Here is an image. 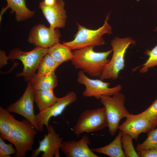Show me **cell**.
I'll return each mask as SVG.
<instances>
[{
	"instance_id": "obj_17",
	"label": "cell",
	"mask_w": 157,
	"mask_h": 157,
	"mask_svg": "<svg viewBox=\"0 0 157 157\" xmlns=\"http://www.w3.org/2000/svg\"><path fill=\"white\" fill-rule=\"evenodd\" d=\"M122 133L119 131L114 139L106 146L92 148L94 152L105 155L110 157H126L122 146L121 138Z\"/></svg>"
},
{
	"instance_id": "obj_18",
	"label": "cell",
	"mask_w": 157,
	"mask_h": 157,
	"mask_svg": "<svg viewBox=\"0 0 157 157\" xmlns=\"http://www.w3.org/2000/svg\"><path fill=\"white\" fill-rule=\"evenodd\" d=\"M53 90H34V101L39 110L41 112L46 110L56 102L60 98L54 94Z\"/></svg>"
},
{
	"instance_id": "obj_7",
	"label": "cell",
	"mask_w": 157,
	"mask_h": 157,
	"mask_svg": "<svg viewBox=\"0 0 157 157\" xmlns=\"http://www.w3.org/2000/svg\"><path fill=\"white\" fill-rule=\"evenodd\" d=\"M108 126L104 107L88 109L81 114L73 131L77 137L84 133H91L103 130Z\"/></svg>"
},
{
	"instance_id": "obj_2",
	"label": "cell",
	"mask_w": 157,
	"mask_h": 157,
	"mask_svg": "<svg viewBox=\"0 0 157 157\" xmlns=\"http://www.w3.org/2000/svg\"><path fill=\"white\" fill-rule=\"evenodd\" d=\"M109 13L106 17L103 25L96 30L87 28L77 23L78 31L74 39L63 44L71 50H77L86 47L101 46L105 44L102 36L112 33L111 26L108 23Z\"/></svg>"
},
{
	"instance_id": "obj_29",
	"label": "cell",
	"mask_w": 157,
	"mask_h": 157,
	"mask_svg": "<svg viewBox=\"0 0 157 157\" xmlns=\"http://www.w3.org/2000/svg\"><path fill=\"white\" fill-rule=\"evenodd\" d=\"M9 59L8 56H6L5 52L3 51H0V67H2L3 66L8 63V60Z\"/></svg>"
},
{
	"instance_id": "obj_1",
	"label": "cell",
	"mask_w": 157,
	"mask_h": 157,
	"mask_svg": "<svg viewBox=\"0 0 157 157\" xmlns=\"http://www.w3.org/2000/svg\"><path fill=\"white\" fill-rule=\"evenodd\" d=\"M94 47L90 46L74 50L71 61L76 69H79L92 77H99L110 60L108 57L113 49L97 52L94 50Z\"/></svg>"
},
{
	"instance_id": "obj_10",
	"label": "cell",
	"mask_w": 157,
	"mask_h": 157,
	"mask_svg": "<svg viewBox=\"0 0 157 157\" xmlns=\"http://www.w3.org/2000/svg\"><path fill=\"white\" fill-rule=\"evenodd\" d=\"M77 99V96L76 93L74 91L69 92L64 97L60 98L51 106L35 114L39 131H43L44 125L46 126L48 129L50 119L52 117H55L60 115L68 106L75 102Z\"/></svg>"
},
{
	"instance_id": "obj_14",
	"label": "cell",
	"mask_w": 157,
	"mask_h": 157,
	"mask_svg": "<svg viewBox=\"0 0 157 157\" xmlns=\"http://www.w3.org/2000/svg\"><path fill=\"white\" fill-rule=\"evenodd\" d=\"M64 5L63 0H56L54 4L50 6L46 5L43 1L40 3L39 7L51 29L54 30L57 28L65 26L67 16Z\"/></svg>"
},
{
	"instance_id": "obj_6",
	"label": "cell",
	"mask_w": 157,
	"mask_h": 157,
	"mask_svg": "<svg viewBox=\"0 0 157 157\" xmlns=\"http://www.w3.org/2000/svg\"><path fill=\"white\" fill-rule=\"evenodd\" d=\"M48 48L38 47L29 52L21 50L19 48L11 50L8 54L9 59L20 60L23 65L22 71L17 73L16 76H23L25 81L28 82L37 69L42 58L48 53Z\"/></svg>"
},
{
	"instance_id": "obj_3",
	"label": "cell",
	"mask_w": 157,
	"mask_h": 157,
	"mask_svg": "<svg viewBox=\"0 0 157 157\" xmlns=\"http://www.w3.org/2000/svg\"><path fill=\"white\" fill-rule=\"evenodd\" d=\"M135 41L130 37L120 38L116 37L111 42L113 54L111 59L105 66L99 78L102 80L106 79L116 80L120 72L125 66L124 57L126 51L131 44Z\"/></svg>"
},
{
	"instance_id": "obj_30",
	"label": "cell",
	"mask_w": 157,
	"mask_h": 157,
	"mask_svg": "<svg viewBox=\"0 0 157 157\" xmlns=\"http://www.w3.org/2000/svg\"><path fill=\"white\" fill-rule=\"evenodd\" d=\"M56 0H44L43 2L46 5L52 6L53 5Z\"/></svg>"
},
{
	"instance_id": "obj_25",
	"label": "cell",
	"mask_w": 157,
	"mask_h": 157,
	"mask_svg": "<svg viewBox=\"0 0 157 157\" xmlns=\"http://www.w3.org/2000/svg\"><path fill=\"white\" fill-rule=\"evenodd\" d=\"M144 53L149 57L141 66L140 72L142 73H146L149 68L157 66V44L151 50H146Z\"/></svg>"
},
{
	"instance_id": "obj_9",
	"label": "cell",
	"mask_w": 157,
	"mask_h": 157,
	"mask_svg": "<svg viewBox=\"0 0 157 157\" xmlns=\"http://www.w3.org/2000/svg\"><path fill=\"white\" fill-rule=\"evenodd\" d=\"M34 101L33 90L29 81L20 98L15 103L9 105L6 109L10 113H16L24 117L39 131L34 109Z\"/></svg>"
},
{
	"instance_id": "obj_11",
	"label": "cell",
	"mask_w": 157,
	"mask_h": 157,
	"mask_svg": "<svg viewBox=\"0 0 157 157\" xmlns=\"http://www.w3.org/2000/svg\"><path fill=\"white\" fill-rule=\"evenodd\" d=\"M60 36L58 30H53L44 24H38L31 29L28 41L35 47L48 48L59 42Z\"/></svg>"
},
{
	"instance_id": "obj_12",
	"label": "cell",
	"mask_w": 157,
	"mask_h": 157,
	"mask_svg": "<svg viewBox=\"0 0 157 157\" xmlns=\"http://www.w3.org/2000/svg\"><path fill=\"white\" fill-rule=\"evenodd\" d=\"M48 133L39 141V146L32 152L30 157H37L42 152V157H59V150L63 141V138L57 133L53 127L49 125Z\"/></svg>"
},
{
	"instance_id": "obj_24",
	"label": "cell",
	"mask_w": 157,
	"mask_h": 157,
	"mask_svg": "<svg viewBox=\"0 0 157 157\" xmlns=\"http://www.w3.org/2000/svg\"><path fill=\"white\" fill-rule=\"evenodd\" d=\"M133 139L129 135L122 133L121 142L126 157H139L137 151L134 148Z\"/></svg>"
},
{
	"instance_id": "obj_20",
	"label": "cell",
	"mask_w": 157,
	"mask_h": 157,
	"mask_svg": "<svg viewBox=\"0 0 157 157\" xmlns=\"http://www.w3.org/2000/svg\"><path fill=\"white\" fill-rule=\"evenodd\" d=\"M71 50L64 44L58 42L48 48V53L59 66L64 62L71 60L73 55Z\"/></svg>"
},
{
	"instance_id": "obj_21",
	"label": "cell",
	"mask_w": 157,
	"mask_h": 157,
	"mask_svg": "<svg viewBox=\"0 0 157 157\" xmlns=\"http://www.w3.org/2000/svg\"><path fill=\"white\" fill-rule=\"evenodd\" d=\"M16 119L6 109L0 106V137L10 141V133Z\"/></svg>"
},
{
	"instance_id": "obj_26",
	"label": "cell",
	"mask_w": 157,
	"mask_h": 157,
	"mask_svg": "<svg viewBox=\"0 0 157 157\" xmlns=\"http://www.w3.org/2000/svg\"><path fill=\"white\" fill-rule=\"evenodd\" d=\"M150 122L153 129L157 126V98L147 109L140 113Z\"/></svg>"
},
{
	"instance_id": "obj_27",
	"label": "cell",
	"mask_w": 157,
	"mask_h": 157,
	"mask_svg": "<svg viewBox=\"0 0 157 157\" xmlns=\"http://www.w3.org/2000/svg\"><path fill=\"white\" fill-rule=\"evenodd\" d=\"M16 149L13 147L12 143H6L0 137V157H10L11 155L16 154Z\"/></svg>"
},
{
	"instance_id": "obj_16",
	"label": "cell",
	"mask_w": 157,
	"mask_h": 157,
	"mask_svg": "<svg viewBox=\"0 0 157 157\" xmlns=\"http://www.w3.org/2000/svg\"><path fill=\"white\" fill-rule=\"evenodd\" d=\"M29 81L34 90H53L58 84L55 72L43 74L35 73Z\"/></svg>"
},
{
	"instance_id": "obj_19",
	"label": "cell",
	"mask_w": 157,
	"mask_h": 157,
	"mask_svg": "<svg viewBox=\"0 0 157 157\" xmlns=\"http://www.w3.org/2000/svg\"><path fill=\"white\" fill-rule=\"evenodd\" d=\"M7 6L12 9L11 13H15L17 21L21 22L33 17L35 11H31L26 7L25 0H6Z\"/></svg>"
},
{
	"instance_id": "obj_28",
	"label": "cell",
	"mask_w": 157,
	"mask_h": 157,
	"mask_svg": "<svg viewBox=\"0 0 157 157\" xmlns=\"http://www.w3.org/2000/svg\"><path fill=\"white\" fill-rule=\"evenodd\" d=\"M139 157H157V148L137 152Z\"/></svg>"
},
{
	"instance_id": "obj_8",
	"label": "cell",
	"mask_w": 157,
	"mask_h": 157,
	"mask_svg": "<svg viewBox=\"0 0 157 157\" xmlns=\"http://www.w3.org/2000/svg\"><path fill=\"white\" fill-rule=\"evenodd\" d=\"M77 76V82L85 87L82 95L86 97H93L96 99H100L102 96H113L120 92L122 89L120 84L113 87L110 88L109 82H104L100 79H90L81 70L78 72Z\"/></svg>"
},
{
	"instance_id": "obj_22",
	"label": "cell",
	"mask_w": 157,
	"mask_h": 157,
	"mask_svg": "<svg viewBox=\"0 0 157 157\" xmlns=\"http://www.w3.org/2000/svg\"><path fill=\"white\" fill-rule=\"evenodd\" d=\"M58 66L51 57L47 53L41 60L37 69V73L43 74L55 72Z\"/></svg>"
},
{
	"instance_id": "obj_15",
	"label": "cell",
	"mask_w": 157,
	"mask_h": 157,
	"mask_svg": "<svg viewBox=\"0 0 157 157\" xmlns=\"http://www.w3.org/2000/svg\"><path fill=\"white\" fill-rule=\"evenodd\" d=\"M91 142L84 135L78 141H63L60 149L67 157H98L89 147Z\"/></svg>"
},
{
	"instance_id": "obj_23",
	"label": "cell",
	"mask_w": 157,
	"mask_h": 157,
	"mask_svg": "<svg viewBox=\"0 0 157 157\" xmlns=\"http://www.w3.org/2000/svg\"><path fill=\"white\" fill-rule=\"evenodd\" d=\"M136 148L137 152L157 148V128L148 132L146 139L142 143L138 144Z\"/></svg>"
},
{
	"instance_id": "obj_32",
	"label": "cell",
	"mask_w": 157,
	"mask_h": 157,
	"mask_svg": "<svg viewBox=\"0 0 157 157\" xmlns=\"http://www.w3.org/2000/svg\"><path fill=\"white\" fill-rule=\"evenodd\" d=\"M157 30V27L156 28V30Z\"/></svg>"
},
{
	"instance_id": "obj_31",
	"label": "cell",
	"mask_w": 157,
	"mask_h": 157,
	"mask_svg": "<svg viewBox=\"0 0 157 157\" xmlns=\"http://www.w3.org/2000/svg\"><path fill=\"white\" fill-rule=\"evenodd\" d=\"M9 7L7 6L3 8H2L1 12L0 13V21H1V17L3 14L6 10Z\"/></svg>"
},
{
	"instance_id": "obj_4",
	"label": "cell",
	"mask_w": 157,
	"mask_h": 157,
	"mask_svg": "<svg viewBox=\"0 0 157 157\" xmlns=\"http://www.w3.org/2000/svg\"><path fill=\"white\" fill-rule=\"evenodd\" d=\"M37 130L25 119H15L10 133V142L15 146L16 157H25L26 152L32 150Z\"/></svg>"
},
{
	"instance_id": "obj_5",
	"label": "cell",
	"mask_w": 157,
	"mask_h": 157,
	"mask_svg": "<svg viewBox=\"0 0 157 157\" xmlns=\"http://www.w3.org/2000/svg\"><path fill=\"white\" fill-rule=\"evenodd\" d=\"M125 98L124 95L119 92L112 96H102L100 99L105 108L107 127L111 136L118 129L121 119L129 114L124 106Z\"/></svg>"
},
{
	"instance_id": "obj_13",
	"label": "cell",
	"mask_w": 157,
	"mask_h": 157,
	"mask_svg": "<svg viewBox=\"0 0 157 157\" xmlns=\"http://www.w3.org/2000/svg\"><path fill=\"white\" fill-rule=\"evenodd\" d=\"M126 118V120L119 125L118 129L123 133L129 135L136 141L141 133H148L153 129L150 121L140 113H129Z\"/></svg>"
}]
</instances>
